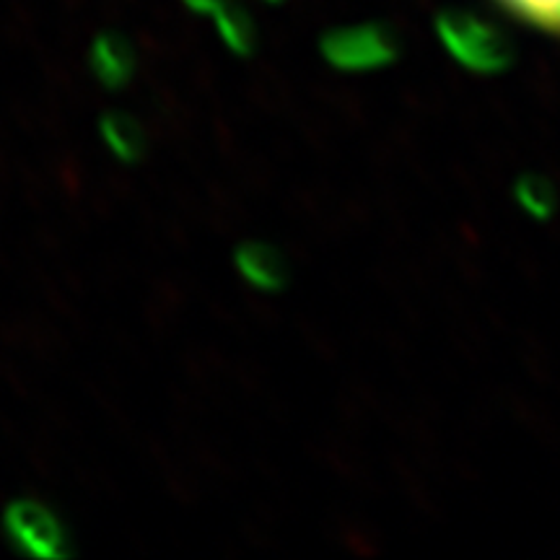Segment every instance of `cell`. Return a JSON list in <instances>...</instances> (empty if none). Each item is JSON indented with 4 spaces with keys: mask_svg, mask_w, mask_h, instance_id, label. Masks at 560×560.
Listing matches in <instances>:
<instances>
[{
    "mask_svg": "<svg viewBox=\"0 0 560 560\" xmlns=\"http://www.w3.org/2000/svg\"><path fill=\"white\" fill-rule=\"evenodd\" d=\"M234 265L240 276L257 291H280L289 278L283 255L262 242L242 244L234 255Z\"/></svg>",
    "mask_w": 560,
    "mask_h": 560,
    "instance_id": "obj_5",
    "label": "cell"
},
{
    "mask_svg": "<svg viewBox=\"0 0 560 560\" xmlns=\"http://www.w3.org/2000/svg\"><path fill=\"white\" fill-rule=\"evenodd\" d=\"M268 3H280V0H268Z\"/></svg>",
    "mask_w": 560,
    "mask_h": 560,
    "instance_id": "obj_10",
    "label": "cell"
},
{
    "mask_svg": "<svg viewBox=\"0 0 560 560\" xmlns=\"http://www.w3.org/2000/svg\"><path fill=\"white\" fill-rule=\"evenodd\" d=\"M182 3H185L187 9L195 11V13H202V16H208V13L213 16V13L219 11L221 5L226 3V0H182Z\"/></svg>",
    "mask_w": 560,
    "mask_h": 560,
    "instance_id": "obj_9",
    "label": "cell"
},
{
    "mask_svg": "<svg viewBox=\"0 0 560 560\" xmlns=\"http://www.w3.org/2000/svg\"><path fill=\"white\" fill-rule=\"evenodd\" d=\"M499 5L524 24L560 37V0H499Z\"/></svg>",
    "mask_w": 560,
    "mask_h": 560,
    "instance_id": "obj_8",
    "label": "cell"
},
{
    "mask_svg": "<svg viewBox=\"0 0 560 560\" xmlns=\"http://www.w3.org/2000/svg\"><path fill=\"white\" fill-rule=\"evenodd\" d=\"M215 30L223 45L229 47L234 55H252L257 47V30L255 21L247 11L242 9L234 0H226L219 11L213 13Z\"/></svg>",
    "mask_w": 560,
    "mask_h": 560,
    "instance_id": "obj_7",
    "label": "cell"
},
{
    "mask_svg": "<svg viewBox=\"0 0 560 560\" xmlns=\"http://www.w3.org/2000/svg\"><path fill=\"white\" fill-rule=\"evenodd\" d=\"M89 68L104 89H125L136 73V52L122 34L104 32L91 42Z\"/></svg>",
    "mask_w": 560,
    "mask_h": 560,
    "instance_id": "obj_4",
    "label": "cell"
},
{
    "mask_svg": "<svg viewBox=\"0 0 560 560\" xmlns=\"http://www.w3.org/2000/svg\"><path fill=\"white\" fill-rule=\"evenodd\" d=\"M3 535L21 556L58 560L70 552V535L60 516L45 503L21 499L3 514Z\"/></svg>",
    "mask_w": 560,
    "mask_h": 560,
    "instance_id": "obj_2",
    "label": "cell"
},
{
    "mask_svg": "<svg viewBox=\"0 0 560 560\" xmlns=\"http://www.w3.org/2000/svg\"><path fill=\"white\" fill-rule=\"evenodd\" d=\"M327 66L342 73H366L397 58V37L384 24H355L327 32L319 42Z\"/></svg>",
    "mask_w": 560,
    "mask_h": 560,
    "instance_id": "obj_3",
    "label": "cell"
},
{
    "mask_svg": "<svg viewBox=\"0 0 560 560\" xmlns=\"http://www.w3.org/2000/svg\"><path fill=\"white\" fill-rule=\"evenodd\" d=\"M100 132L104 145L115 159H120L122 164H136V161L143 159L145 153V136L140 130L138 120H132L130 115H122V112H109V115L102 117Z\"/></svg>",
    "mask_w": 560,
    "mask_h": 560,
    "instance_id": "obj_6",
    "label": "cell"
},
{
    "mask_svg": "<svg viewBox=\"0 0 560 560\" xmlns=\"http://www.w3.org/2000/svg\"><path fill=\"white\" fill-rule=\"evenodd\" d=\"M436 32L439 39L444 42L446 50L452 52V58L462 62V66L480 70H499L511 58V45L503 37L499 26H493L490 21L475 16L467 11H446L436 19Z\"/></svg>",
    "mask_w": 560,
    "mask_h": 560,
    "instance_id": "obj_1",
    "label": "cell"
}]
</instances>
